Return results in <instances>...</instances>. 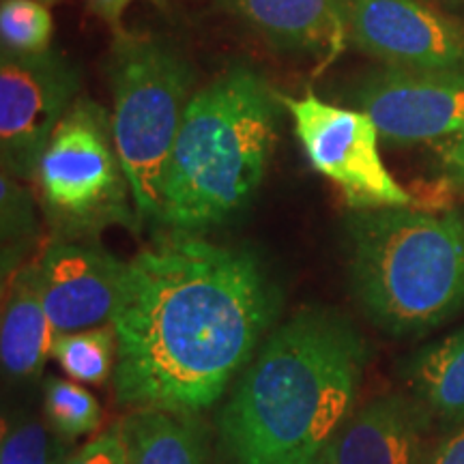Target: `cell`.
Instances as JSON below:
<instances>
[{"label":"cell","instance_id":"6da1fadb","mask_svg":"<svg viewBox=\"0 0 464 464\" xmlns=\"http://www.w3.org/2000/svg\"><path fill=\"white\" fill-rule=\"evenodd\" d=\"M277 290L247 249L172 232L125 263L116 334V400L194 415L254 359Z\"/></svg>","mask_w":464,"mask_h":464},{"label":"cell","instance_id":"7a4b0ae2","mask_svg":"<svg viewBox=\"0 0 464 464\" xmlns=\"http://www.w3.org/2000/svg\"><path fill=\"white\" fill-rule=\"evenodd\" d=\"M368 346L355 324L305 307L263 342L219 415L232 464H307L351 415Z\"/></svg>","mask_w":464,"mask_h":464},{"label":"cell","instance_id":"3957f363","mask_svg":"<svg viewBox=\"0 0 464 464\" xmlns=\"http://www.w3.org/2000/svg\"><path fill=\"white\" fill-rule=\"evenodd\" d=\"M280 92L232 65L194 92L166 166L160 224L198 235L241 213L274 158Z\"/></svg>","mask_w":464,"mask_h":464},{"label":"cell","instance_id":"277c9868","mask_svg":"<svg viewBox=\"0 0 464 464\" xmlns=\"http://www.w3.org/2000/svg\"><path fill=\"white\" fill-rule=\"evenodd\" d=\"M346 241L353 295L385 332L426 334L464 307L462 211H353Z\"/></svg>","mask_w":464,"mask_h":464},{"label":"cell","instance_id":"5b68a950","mask_svg":"<svg viewBox=\"0 0 464 464\" xmlns=\"http://www.w3.org/2000/svg\"><path fill=\"white\" fill-rule=\"evenodd\" d=\"M106 72L131 205L142 219H160L166 166L196 92L194 67L166 39L125 31L112 39Z\"/></svg>","mask_w":464,"mask_h":464},{"label":"cell","instance_id":"8992f818","mask_svg":"<svg viewBox=\"0 0 464 464\" xmlns=\"http://www.w3.org/2000/svg\"><path fill=\"white\" fill-rule=\"evenodd\" d=\"M34 181L61 239L131 224V189L116 150L112 116L89 97H78L56 125Z\"/></svg>","mask_w":464,"mask_h":464},{"label":"cell","instance_id":"52a82bcc","mask_svg":"<svg viewBox=\"0 0 464 464\" xmlns=\"http://www.w3.org/2000/svg\"><path fill=\"white\" fill-rule=\"evenodd\" d=\"M312 168L342 191L353 211L411 207V194L381 160V133L368 114L323 102L314 92L280 95Z\"/></svg>","mask_w":464,"mask_h":464},{"label":"cell","instance_id":"ba28073f","mask_svg":"<svg viewBox=\"0 0 464 464\" xmlns=\"http://www.w3.org/2000/svg\"><path fill=\"white\" fill-rule=\"evenodd\" d=\"M82 72L65 54L0 56V158L3 172L34 179L50 136L78 100Z\"/></svg>","mask_w":464,"mask_h":464},{"label":"cell","instance_id":"9c48e42d","mask_svg":"<svg viewBox=\"0 0 464 464\" xmlns=\"http://www.w3.org/2000/svg\"><path fill=\"white\" fill-rule=\"evenodd\" d=\"M348 44L404 72L464 73V26L421 0H342Z\"/></svg>","mask_w":464,"mask_h":464},{"label":"cell","instance_id":"30bf717a","mask_svg":"<svg viewBox=\"0 0 464 464\" xmlns=\"http://www.w3.org/2000/svg\"><path fill=\"white\" fill-rule=\"evenodd\" d=\"M346 100L374 121L381 140L390 144L464 133V73L374 69L348 86Z\"/></svg>","mask_w":464,"mask_h":464},{"label":"cell","instance_id":"8fae6325","mask_svg":"<svg viewBox=\"0 0 464 464\" xmlns=\"http://www.w3.org/2000/svg\"><path fill=\"white\" fill-rule=\"evenodd\" d=\"M125 263L102 246L58 239L37 263L42 304L58 334L112 324Z\"/></svg>","mask_w":464,"mask_h":464},{"label":"cell","instance_id":"7c38bea8","mask_svg":"<svg viewBox=\"0 0 464 464\" xmlns=\"http://www.w3.org/2000/svg\"><path fill=\"white\" fill-rule=\"evenodd\" d=\"M428 411L404 396H382L342 421L314 458L321 464H426Z\"/></svg>","mask_w":464,"mask_h":464},{"label":"cell","instance_id":"4fadbf2b","mask_svg":"<svg viewBox=\"0 0 464 464\" xmlns=\"http://www.w3.org/2000/svg\"><path fill=\"white\" fill-rule=\"evenodd\" d=\"M230 14L286 54L310 56L321 67L348 44L342 0H224Z\"/></svg>","mask_w":464,"mask_h":464},{"label":"cell","instance_id":"5bb4252c","mask_svg":"<svg viewBox=\"0 0 464 464\" xmlns=\"http://www.w3.org/2000/svg\"><path fill=\"white\" fill-rule=\"evenodd\" d=\"M58 332L42 304L37 263L28 265L11 284L0 327V362L11 381H33L52 357Z\"/></svg>","mask_w":464,"mask_h":464},{"label":"cell","instance_id":"9a60e30c","mask_svg":"<svg viewBox=\"0 0 464 464\" xmlns=\"http://www.w3.org/2000/svg\"><path fill=\"white\" fill-rule=\"evenodd\" d=\"M121 430L125 464H208L205 430L194 415L136 409Z\"/></svg>","mask_w":464,"mask_h":464},{"label":"cell","instance_id":"2e32d148","mask_svg":"<svg viewBox=\"0 0 464 464\" xmlns=\"http://www.w3.org/2000/svg\"><path fill=\"white\" fill-rule=\"evenodd\" d=\"M409 382L426 409L448 421H464V327L409 362Z\"/></svg>","mask_w":464,"mask_h":464},{"label":"cell","instance_id":"e0dca14e","mask_svg":"<svg viewBox=\"0 0 464 464\" xmlns=\"http://www.w3.org/2000/svg\"><path fill=\"white\" fill-rule=\"evenodd\" d=\"M52 357L63 372L80 385H103L116 368V334L112 324L58 334Z\"/></svg>","mask_w":464,"mask_h":464},{"label":"cell","instance_id":"ac0fdd59","mask_svg":"<svg viewBox=\"0 0 464 464\" xmlns=\"http://www.w3.org/2000/svg\"><path fill=\"white\" fill-rule=\"evenodd\" d=\"M54 22L42 0H0V45L5 54L34 56L52 50Z\"/></svg>","mask_w":464,"mask_h":464},{"label":"cell","instance_id":"d6986e66","mask_svg":"<svg viewBox=\"0 0 464 464\" xmlns=\"http://www.w3.org/2000/svg\"><path fill=\"white\" fill-rule=\"evenodd\" d=\"M45 415L63 439H80L100 430L103 420L100 400L80 382L56 376L45 381Z\"/></svg>","mask_w":464,"mask_h":464},{"label":"cell","instance_id":"ffe728a7","mask_svg":"<svg viewBox=\"0 0 464 464\" xmlns=\"http://www.w3.org/2000/svg\"><path fill=\"white\" fill-rule=\"evenodd\" d=\"M0 194H3V271L14 269L17 254L33 241L34 224L33 205L28 191L7 172L0 177Z\"/></svg>","mask_w":464,"mask_h":464},{"label":"cell","instance_id":"44dd1931","mask_svg":"<svg viewBox=\"0 0 464 464\" xmlns=\"http://www.w3.org/2000/svg\"><path fill=\"white\" fill-rule=\"evenodd\" d=\"M0 464H63L56 456L50 432L31 417H15L5 423Z\"/></svg>","mask_w":464,"mask_h":464},{"label":"cell","instance_id":"7402d4cb","mask_svg":"<svg viewBox=\"0 0 464 464\" xmlns=\"http://www.w3.org/2000/svg\"><path fill=\"white\" fill-rule=\"evenodd\" d=\"M63 464H125V440L121 423L89 440L67 460H63Z\"/></svg>","mask_w":464,"mask_h":464},{"label":"cell","instance_id":"603a6c76","mask_svg":"<svg viewBox=\"0 0 464 464\" xmlns=\"http://www.w3.org/2000/svg\"><path fill=\"white\" fill-rule=\"evenodd\" d=\"M136 3V0H86L89 9L95 14L97 17H102L106 22V26L112 31V34H123L125 26H123V15L130 5ZM144 3L155 5V7L166 9V0H144Z\"/></svg>","mask_w":464,"mask_h":464},{"label":"cell","instance_id":"cb8c5ba5","mask_svg":"<svg viewBox=\"0 0 464 464\" xmlns=\"http://www.w3.org/2000/svg\"><path fill=\"white\" fill-rule=\"evenodd\" d=\"M426 464H464V428L440 440Z\"/></svg>","mask_w":464,"mask_h":464},{"label":"cell","instance_id":"d4e9b609","mask_svg":"<svg viewBox=\"0 0 464 464\" xmlns=\"http://www.w3.org/2000/svg\"><path fill=\"white\" fill-rule=\"evenodd\" d=\"M443 164L458 188L464 189V133H458L445 144Z\"/></svg>","mask_w":464,"mask_h":464},{"label":"cell","instance_id":"484cf974","mask_svg":"<svg viewBox=\"0 0 464 464\" xmlns=\"http://www.w3.org/2000/svg\"><path fill=\"white\" fill-rule=\"evenodd\" d=\"M443 3H448L450 7H464V0H443Z\"/></svg>","mask_w":464,"mask_h":464},{"label":"cell","instance_id":"4316f807","mask_svg":"<svg viewBox=\"0 0 464 464\" xmlns=\"http://www.w3.org/2000/svg\"><path fill=\"white\" fill-rule=\"evenodd\" d=\"M44 5H48V7H54V5H58L61 3V0H42Z\"/></svg>","mask_w":464,"mask_h":464},{"label":"cell","instance_id":"83f0119b","mask_svg":"<svg viewBox=\"0 0 464 464\" xmlns=\"http://www.w3.org/2000/svg\"><path fill=\"white\" fill-rule=\"evenodd\" d=\"M307 464H321V462H316V460H312V462H307Z\"/></svg>","mask_w":464,"mask_h":464}]
</instances>
